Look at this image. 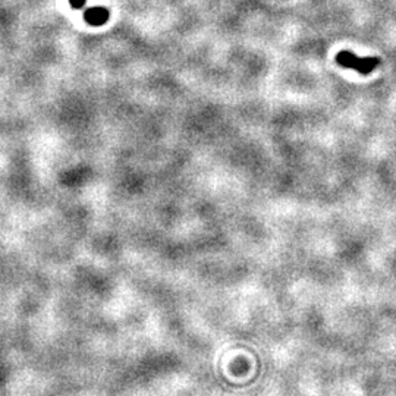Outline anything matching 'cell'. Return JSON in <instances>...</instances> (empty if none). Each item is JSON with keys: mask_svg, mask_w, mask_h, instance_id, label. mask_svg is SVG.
<instances>
[{"mask_svg": "<svg viewBox=\"0 0 396 396\" xmlns=\"http://www.w3.org/2000/svg\"><path fill=\"white\" fill-rule=\"evenodd\" d=\"M336 62L339 66L355 69L357 72H360L363 75H368L380 65V59L379 57H358L351 52L342 50L336 54Z\"/></svg>", "mask_w": 396, "mask_h": 396, "instance_id": "cell-1", "label": "cell"}, {"mask_svg": "<svg viewBox=\"0 0 396 396\" xmlns=\"http://www.w3.org/2000/svg\"><path fill=\"white\" fill-rule=\"evenodd\" d=\"M109 11H106L105 8H91L84 13V19H86L90 25H103L106 24L109 19Z\"/></svg>", "mask_w": 396, "mask_h": 396, "instance_id": "cell-2", "label": "cell"}, {"mask_svg": "<svg viewBox=\"0 0 396 396\" xmlns=\"http://www.w3.org/2000/svg\"><path fill=\"white\" fill-rule=\"evenodd\" d=\"M69 3L74 9H81L87 3V0H69Z\"/></svg>", "mask_w": 396, "mask_h": 396, "instance_id": "cell-3", "label": "cell"}]
</instances>
